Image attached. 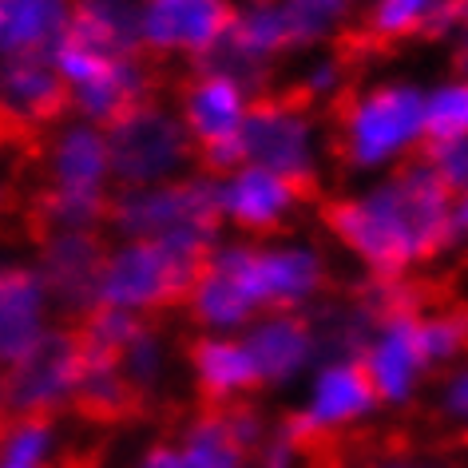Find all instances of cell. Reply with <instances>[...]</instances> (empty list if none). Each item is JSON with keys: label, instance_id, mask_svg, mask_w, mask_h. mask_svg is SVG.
<instances>
[{"label": "cell", "instance_id": "603a6c76", "mask_svg": "<svg viewBox=\"0 0 468 468\" xmlns=\"http://www.w3.org/2000/svg\"><path fill=\"white\" fill-rule=\"evenodd\" d=\"M147 100H151V72L139 56H132V60H112L96 80L72 88V108L80 112V120L96 123L103 132Z\"/></svg>", "mask_w": 468, "mask_h": 468}, {"label": "cell", "instance_id": "e0dca14e", "mask_svg": "<svg viewBox=\"0 0 468 468\" xmlns=\"http://www.w3.org/2000/svg\"><path fill=\"white\" fill-rule=\"evenodd\" d=\"M48 306L52 294L37 266H8L0 278V357L5 366L25 357L52 330Z\"/></svg>", "mask_w": 468, "mask_h": 468}, {"label": "cell", "instance_id": "d590c367", "mask_svg": "<svg viewBox=\"0 0 468 468\" xmlns=\"http://www.w3.org/2000/svg\"><path fill=\"white\" fill-rule=\"evenodd\" d=\"M420 155L432 163V171L444 179L452 195L468 191V139H449V144H420Z\"/></svg>", "mask_w": 468, "mask_h": 468}, {"label": "cell", "instance_id": "f35d334b", "mask_svg": "<svg viewBox=\"0 0 468 468\" xmlns=\"http://www.w3.org/2000/svg\"><path fill=\"white\" fill-rule=\"evenodd\" d=\"M139 468H186L179 444H151V449L139 456Z\"/></svg>", "mask_w": 468, "mask_h": 468}, {"label": "cell", "instance_id": "6da1fadb", "mask_svg": "<svg viewBox=\"0 0 468 468\" xmlns=\"http://www.w3.org/2000/svg\"><path fill=\"white\" fill-rule=\"evenodd\" d=\"M452 207L456 195L417 151L381 183L322 203V222L369 274H405L452 247Z\"/></svg>", "mask_w": 468, "mask_h": 468}, {"label": "cell", "instance_id": "d4e9b609", "mask_svg": "<svg viewBox=\"0 0 468 468\" xmlns=\"http://www.w3.org/2000/svg\"><path fill=\"white\" fill-rule=\"evenodd\" d=\"M179 452L186 468H250V452L234 441L222 405H207L186 420Z\"/></svg>", "mask_w": 468, "mask_h": 468}, {"label": "cell", "instance_id": "52a82bcc", "mask_svg": "<svg viewBox=\"0 0 468 468\" xmlns=\"http://www.w3.org/2000/svg\"><path fill=\"white\" fill-rule=\"evenodd\" d=\"M84 342L76 325H52L25 357L5 366V409L8 417H52L76 405L84 381Z\"/></svg>", "mask_w": 468, "mask_h": 468}, {"label": "cell", "instance_id": "b9f144b4", "mask_svg": "<svg viewBox=\"0 0 468 468\" xmlns=\"http://www.w3.org/2000/svg\"><path fill=\"white\" fill-rule=\"evenodd\" d=\"M349 5H354V0H349Z\"/></svg>", "mask_w": 468, "mask_h": 468}, {"label": "cell", "instance_id": "5bb4252c", "mask_svg": "<svg viewBox=\"0 0 468 468\" xmlns=\"http://www.w3.org/2000/svg\"><path fill=\"white\" fill-rule=\"evenodd\" d=\"M250 103L254 100L247 88H239L230 76L218 72H191V80L179 91V115L198 151L242 139Z\"/></svg>", "mask_w": 468, "mask_h": 468}, {"label": "cell", "instance_id": "ab89813d", "mask_svg": "<svg viewBox=\"0 0 468 468\" xmlns=\"http://www.w3.org/2000/svg\"><path fill=\"white\" fill-rule=\"evenodd\" d=\"M468 242V191L456 195V207H452V247Z\"/></svg>", "mask_w": 468, "mask_h": 468}, {"label": "cell", "instance_id": "7a4b0ae2", "mask_svg": "<svg viewBox=\"0 0 468 468\" xmlns=\"http://www.w3.org/2000/svg\"><path fill=\"white\" fill-rule=\"evenodd\" d=\"M108 222L115 234L139 242H163L191 262H207L218 247L222 218V179L218 175H183L155 186H127L112 195Z\"/></svg>", "mask_w": 468, "mask_h": 468}, {"label": "cell", "instance_id": "4fadbf2b", "mask_svg": "<svg viewBox=\"0 0 468 468\" xmlns=\"http://www.w3.org/2000/svg\"><path fill=\"white\" fill-rule=\"evenodd\" d=\"M8 127H20L25 139H40L60 115L72 108V88L56 72L52 60H5L0 76Z\"/></svg>", "mask_w": 468, "mask_h": 468}, {"label": "cell", "instance_id": "cb8c5ba5", "mask_svg": "<svg viewBox=\"0 0 468 468\" xmlns=\"http://www.w3.org/2000/svg\"><path fill=\"white\" fill-rule=\"evenodd\" d=\"M84 354L88 361H84V381H80V393H76V409L88 420H96V425L127 420L139 409V397L144 393L127 381L120 357L91 354V349H84Z\"/></svg>", "mask_w": 468, "mask_h": 468}, {"label": "cell", "instance_id": "60d3db41", "mask_svg": "<svg viewBox=\"0 0 468 468\" xmlns=\"http://www.w3.org/2000/svg\"><path fill=\"white\" fill-rule=\"evenodd\" d=\"M452 64H456V76H468V20L464 28L456 32V48H452Z\"/></svg>", "mask_w": 468, "mask_h": 468}, {"label": "cell", "instance_id": "4316f807", "mask_svg": "<svg viewBox=\"0 0 468 468\" xmlns=\"http://www.w3.org/2000/svg\"><path fill=\"white\" fill-rule=\"evenodd\" d=\"M230 40L242 44L250 56H259L262 64H274L282 52H290L294 37H290L282 0H247L230 25Z\"/></svg>", "mask_w": 468, "mask_h": 468}, {"label": "cell", "instance_id": "5b68a950", "mask_svg": "<svg viewBox=\"0 0 468 468\" xmlns=\"http://www.w3.org/2000/svg\"><path fill=\"white\" fill-rule=\"evenodd\" d=\"M247 163L282 175L302 195L318 191L322 179V151H318V123L310 115V103L290 91H266L250 103L247 127H242Z\"/></svg>", "mask_w": 468, "mask_h": 468}, {"label": "cell", "instance_id": "8fae6325", "mask_svg": "<svg viewBox=\"0 0 468 468\" xmlns=\"http://www.w3.org/2000/svg\"><path fill=\"white\" fill-rule=\"evenodd\" d=\"M108 262L96 230H64L40 239V259L37 271L44 274V286L52 294V306H60L68 318H88L96 310V290L100 274Z\"/></svg>", "mask_w": 468, "mask_h": 468}, {"label": "cell", "instance_id": "ac0fdd59", "mask_svg": "<svg viewBox=\"0 0 468 468\" xmlns=\"http://www.w3.org/2000/svg\"><path fill=\"white\" fill-rule=\"evenodd\" d=\"M259 274L271 314H294L318 302L325 290V259L310 242H282V247H259Z\"/></svg>", "mask_w": 468, "mask_h": 468}, {"label": "cell", "instance_id": "f546056e", "mask_svg": "<svg viewBox=\"0 0 468 468\" xmlns=\"http://www.w3.org/2000/svg\"><path fill=\"white\" fill-rule=\"evenodd\" d=\"M468 139V76L444 80L425 100V144Z\"/></svg>", "mask_w": 468, "mask_h": 468}, {"label": "cell", "instance_id": "3957f363", "mask_svg": "<svg viewBox=\"0 0 468 468\" xmlns=\"http://www.w3.org/2000/svg\"><path fill=\"white\" fill-rule=\"evenodd\" d=\"M425 100L429 91L409 80L337 96L330 103V144L342 167L378 171L417 155L425 144Z\"/></svg>", "mask_w": 468, "mask_h": 468}, {"label": "cell", "instance_id": "44dd1931", "mask_svg": "<svg viewBox=\"0 0 468 468\" xmlns=\"http://www.w3.org/2000/svg\"><path fill=\"white\" fill-rule=\"evenodd\" d=\"M191 373L195 389L207 405H230L242 401L250 389H259V366H254L250 349L242 346V337H222V334H203L195 337L191 349Z\"/></svg>", "mask_w": 468, "mask_h": 468}, {"label": "cell", "instance_id": "9a60e30c", "mask_svg": "<svg viewBox=\"0 0 468 468\" xmlns=\"http://www.w3.org/2000/svg\"><path fill=\"white\" fill-rule=\"evenodd\" d=\"M302 198L306 195L294 183H286L282 175L247 163L222 179V218L247 234H274L290 222Z\"/></svg>", "mask_w": 468, "mask_h": 468}, {"label": "cell", "instance_id": "8d00e7d4", "mask_svg": "<svg viewBox=\"0 0 468 468\" xmlns=\"http://www.w3.org/2000/svg\"><path fill=\"white\" fill-rule=\"evenodd\" d=\"M302 456H306V444H298L286 432L282 420H278L271 429V437H266V444L254 452L250 468H302Z\"/></svg>", "mask_w": 468, "mask_h": 468}, {"label": "cell", "instance_id": "ba28073f", "mask_svg": "<svg viewBox=\"0 0 468 468\" xmlns=\"http://www.w3.org/2000/svg\"><path fill=\"white\" fill-rule=\"evenodd\" d=\"M191 318L207 330H239L250 325L266 310L262 274H259V247L250 242H218L207 259L198 286L191 294Z\"/></svg>", "mask_w": 468, "mask_h": 468}, {"label": "cell", "instance_id": "2e32d148", "mask_svg": "<svg viewBox=\"0 0 468 468\" xmlns=\"http://www.w3.org/2000/svg\"><path fill=\"white\" fill-rule=\"evenodd\" d=\"M242 346L250 349L262 385H290L302 369L318 366V334H314L310 314L302 310L266 314V318L250 322Z\"/></svg>", "mask_w": 468, "mask_h": 468}, {"label": "cell", "instance_id": "30bf717a", "mask_svg": "<svg viewBox=\"0 0 468 468\" xmlns=\"http://www.w3.org/2000/svg\"><path fill=\"white\" fill-rule=\"evenodd\" d=\"M239 5L230 0H144V52L198 64L227 37Z\"/></svg>", "mask_w": 468, "mask_h": 468}, {"label": "cell", "instance_id": "e575fe53", "mask_svg": "<svg viewBox=\"0 0 468 468\" xmlns=\"http://www.w3.org/2000/svg\"><path fill=\"white\" fill-rule=\"evenodd\" d=\"M346 56L337 52V56H325V60H318V64H310L306 68V76L298 80V96L306 100V103H314V100H337V96H346Z\"/></svg>", "mask_w": 468, "mask_h": 468}, {"label": "cell", "instance_id": "f1b7e54d", "mask_svg": "<svg viewBox=\"0 0 468 468\" xmlns=\"http://www.w3.org/2000/svg\"><path fill=\"white\" fill-rule=\"evenodd\" d=\"M144 330H147L144 314L115 310V306H96L88 318L76 322V334H80V342H84V349L108 354V357H123L127 349L139 342Z\"/></svg>", "mask_w": 468, "mask_h": 468}, {"label": "cell", "instance_id": "4dcf8cb0", "mask_svg": "<svg viewBox=\"0 0 468 468\" xmlns=\"http://www.w3.org/2000/svg\"><path fill=\"white\" fill-rule=\"evenodd\" d=\"M282 13L294 37V48H314L342 32L349 16V0H282Z\"/></svg>", "mask_w": 468, "mask_h": 468}, {"label": "cell", "instance_id": "1f68e13d", "mask_svg": "<svg viewBox=\"0 0 468 468\" xmlns=\"http://www.w3.org/2000/svg\"><path fill=\"white\" fill-rule=\"evenodd\" d=\"M52 449V417H13L5 429V461H0V468H44Z\"/></svg>", "mask_w": 468, "mask_h": 468}, {"label": "cell", "instance_id": "7c38bea8", "mask_svg": "<svg viewBox=\"0 0 468 468\" xmlns=\"http://www.w3.org/2000/svg\"><path fill=\"white\" fill-rule=\"evenodd\" d=\"M361 366H366L373 389H378L385 405H405L413 397L417 381L425 378V369L432 366L425 349V334H420V310L381 322Z\"/></svg>", "mask_w": 468, "mask_h": 468}, {"label": "cell", "instance_id": "277c9868", "mask_svg": "<svg viewBox=\"0 0 468 468\" xmlns=\"http://www.w3.org/2000/svg\"><path fill=\"white\" fill-rule=\"evenodd\" d=\"M207 262H191L179 250L163 242H139L127 239L108 250L96 290V306H115L132 314H155L171 310L179 302H191L198 274Z\"/></svg>", "mask_w": 468, "mask_h": 468}, {"label": "cell", "instance_id": "9c48e42d", "mask_svg": "<svg viewBox=\"0 0 468 468\" xmlns=\"http://www.w3.org/2000/svg\"><path fill=\"white\" fill-rule=\"evenodd\" d=\"M378 405H381V397L373 389L361 361H325V366H318V373H314L306 409L282 417V425L298 444L314 449V444L325 441L330 432L369 417Z\"/></svg>", "mask_w": 468, "mask_h": 468}, {"label": "cell", "instance_id": "ffe728a7", "mask_svg": "<svg viewBox=\"0 0 468 468\" xmlns=\"http://www.w3.org/2000/svg\"><path fill=\"white\" fill-rule=\"evenodd\" d=\"M76 0H0L5 60H48L72 28Z\"/></svg>", "mask_w": 468, "mask_h": 468}, {"label": "cell", "instance_id": "74e56055", "mask_svg": "<svg viewBox=\"0 0 468 468\" xmlns=\"http://www.w3.org/2000/svg\"><path fill=\"white\" fill-rule=\"evenodd\" d=\"M441 409H444V413H449L452 420L468 425V361H464V369H456L452 378H449V385H444Z\"/></svg>", "mask_w": 468, "mask_h": 468}, {"label": "cell", "instance_id": "d6986e66", "mask_svg": "<svg viewBox=\"0 0 468 468\" xmlns=\"http://www.w3.org/2000/svg\"><path fill=\"white\" fill-rule=\"evenodd\" d=\"M44 163H48V186H64V191H108V179H112L108 132L88 120L64 123L56 135H48Z\"/></svg>", "mask_w": 468, "mask_h": 468}, {"label": "cell", "instance_id": "8992f818", "mask_svg": "<svg viewBox=\"0 0 468 468\" xmlns=\"http://www.w3.org/2000/svg\"><path fill=\"white\" fill-rule=\"evenodd\" d=\"M108 147H112V179L120 191L183 179V171L198 155L183 115L163 108L155 100L139 103L120 123H112Z\"/></svg>", "mask_w": 468, "mask_h": 468}, {"label": "cell", "instance_id": "7402d4cb", "mask_svg": "<svg viewBox=\"0 0 468 468\" xmlns=\"http://www.w3.org/2000/svg\"><path fill=\"white\" fill-rule=\"evenodd\" d=\"M68 37L112 60L144 56V5L139 0H76Z\"/></svg>", "mask_w": 468, "mask_h": 468}, {"label": "cell", "instance_id": "d6a6232c", "mask_svg": "<svg viewBox=\"0 0 468 468\" xmlns=\"http://www.w3.org/2000/svg\"><path fill=\"white\" fill-rule=\"evenodd\" d=\"M420 334L432 366L468 357V306H444L432 314H420Z\"/></svg>", "mask_w": 468, "mask_h": 468}, {"label": "cell", "instance_id": "836d02e7", "mask_svg": "<svg viewBox=\"0 0 468 468\" xmlns=\"http://www.w3.org/2000/svg\"><path fill=\"white\" fill-rule=\"evenodd\" d=\"M120 366H123L127 381H132L139 393L155 389L159 378H163V342L151 330H144L139 334V342L120 357Z\"/></svg>", "mask_w": 468, "mask_h": 468}, {"label": "cell", "instance_id": "83f0119b", "mask_svg": "<svg viewBox=\"0 0 468 468\" xmlns=\"http://www.w3.org/2000/svg\"><path fill=\"white\" fill-rule=\"evenodd\" d=\"M441 5L444 0H373V8L366 13V25H361L357 32L378 52H385L397 40H409V37L420 40L425 37L429 20L437 16Z\"/></svg>", "mask_w": 468, "mask_h": 468}, {"label": "cell", "instance_id": "484cf974", "mask_svg": "<svg viewBox=\"0 0 468 468\" xmlns=\"http://www.w3.org/2000/svg\"><path fill=\"white\" fill-rule=\"evenodd\" d=\"M112 195L108 191H64V186H44L32 198V227L37 239L64 230H96V222H108Z\"/></svg>", "mask_w": 468, "mask_h": 468}]
</instances>
